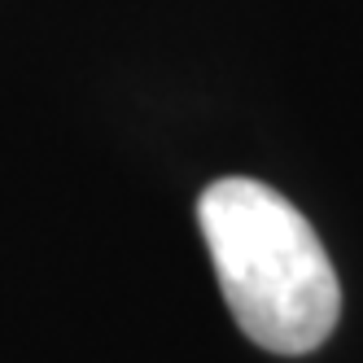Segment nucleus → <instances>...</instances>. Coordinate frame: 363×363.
<instances>
[{
    "instance_id": "f257e3e1",
    "label": "nucleus",
    "mask_w": 363,
    "mask_h": 363,
    "mask_svg": "<svg viewBox=\"0 0 363 363\" xmlns=\"http://www.w3.org/2000/svg\"><path fill=\"white\" fill-rule=\"evenodd\" d=\"M197 223L223 302L254 346L306 354L328 342L342 315V284L294 201L250 175H228L201 193Z\"/></svg>"
}]
</instances>
